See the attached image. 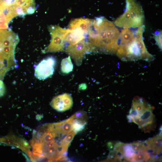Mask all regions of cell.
<instances>
[{"mask_svg":"<svg viewBox=\"0 0 162 162\" xmlns=\"http://www.w3.org/2000/svg\"><path fill=\"white\" fill-rule=\"evenodd\" d=\"M0 142L16 147L28 154L30 146L25 140L14 135H9L0 138Z\"/></svg>","mask_w":162,"mask_h":162,"instance_id":"cell-8","label":"cell"},{"mask_svg":"<svg viewBox=\"0 0 162 162\" xmlns=\"http://www.w3.org/2000/svg\"><path fill=\"white\" fill-rule=\"evenodd\" d=\"M76 134V133L73 130L68 134L61 141L62 143L68 147Z\"/></svg>","mask_w":162,"mask_h":162,"instance_id":"cell-15","label":"cell"},{"mask_svg":"<svg viewBox=\"0 0 162 162\" xmlns=\"http://www.w3.org/2000/svg\"><path fill=\"white\" fill-rule=\"evenodd\" d=\"M93 20L86 18H79L71 21L69 25V29H78L82 32L87 36L92 25Z\"/></svg>","mask_w":162,"mask_h":162,"instance_id":"cell-10","label":"cell"},{"mask_svg":"<svg viewBox=\"0 0 162 162\" xmlns=\"http://www.w3.org/2000/svg\"><path fill=\"white\" fill-rule=\"evenodd\" d=\"M51 39L50 44L46 48V52H56L64 51L65 42L64 40L63 35L65 28L58 26H51L49 28Z\"/></svg>","mask_w":162,"mask_h":162,"instance_id":"cell-4","label":"cell"},{"mask_svg":"<svg viewBox=\"0 0 162 162\" xmlns=\"http://www.w3.org/2000/svg\"><path fill=\"white\" fill-rule=\"evenodd\" d=\"M56 62V59L52 56L43 59L35 67V76L40 80H44L52 76Z\"/></svg>","mask_w":162,"mask_h":162,"instance_id":"cell-5","label":"cell"},{"mask_svg":"<svg viewBox=\"0 0 162 162\" xmlns=\"http://www.w3.org/2000/svg\"><path fill=\"white\" fill-rule=\"evenodd\" d=\"M74 115L69 118L61 122L54 123L56 128L62 135L68 134L73 130V123L74 119Z\"/></svg>","mask_w":162,"mask_h":162,"instance_id":"cell-11","label":"cell"},{"mask_svg":"<svg viewBox=\"0 0 162 162\" xmlns=\"http://www.w3.org/2000/svg\"><path fill=\"white\" fill-rule=\"evenodd\" d=\"M144 28L143 25L139 27L131 41L127 44L119 46L116 53L121 59L131 61L142 59L148 62L153 60L154 57L147 51L143 40Z\"/></svg>","mask_w":162,"mask_h":162,"instance_id":"cell-1","label":"cell"},{"mask_svg":"<svg viewBox=\"0 0 162 162\" xmlns=\"http://www.w3.org/2000/svg\"><path fill=\"white\" fill-rule=\"evenodd\" d=\"M12 64V63L6 59L0 53V79L3 77Z\"/></svg>","mask_w":162,"mask_h":162,"instance_id":"cell-13","label":"cell"},{"mask_svg":"<svg viewBox=\"0 0 162 162\" xmlns=\"http://www.w3.org/2000/svg\"><path fill=\"white\" fill-rule=\"evenodd\" d=\"M86 123V118H75L73 123V130L76 134L82 131L84 128Z\"/></svg>","mask_w":162,"mask_h":162,"instance_id":"cell-14","label":"cell"},{"mask_svg":"<svg viewBox=\"0 0 162 162\" xmlns=\"http://www.w3.org/2000/svg\"><path fill=\"white\" fill-rule=\"evenodd\" d=\"M71 95L65 93L55 97L50 103L52 108L59 112H63L70 109L73 105Z\"/></svg>","mask_w":162,"mask_h":162,"instance_id":"cell-7","label":"cell"},{"mask_svg":"<svg viewBox=\"0 0 162 162\" xmlns=\"http://www.w3.org/2000/svg\"><path fill=\"white\" fill-rule=\"evenodd\" d=\"M8 23L5 15L0 10V29H7Z\"/></svg>","mask_w":162,"mask_h":162,"instance_id":"cell-16","label":"cell"},{"mask_svg":"<svg viewBox=\"0 0 162 162\" xmlns=\"http://www.w3.org/2000/svg\"><path fill=\"white\" fill-rule=\"evenodd\" d=\"M125 10L130 16L131 28H136L142 25L144 20L143 10L134 0H127Z\"/></svg>","mask_w":162,"mask_h":162,"instance_id":"cell-6","label":"cell"},{"mask_svg":"<svg viewBox=\"0 0 162 162\" xmlns=\"http://www.w3.org/2000/svg\"><path fill=\"white\" fill-rule=\"evenodd\" d=\"M154 38L156 44L162 49V32L156 31L154 34Z\"/></svg>","mask_w":162,"mask_h":162,"instance_id":"cell-17","label":"cell"},{"mask_svg":"<svg viewBox=\"0 0 162 162\" xmlns=\"http://www.w3.org/2000/svg\"><path fill=\"white\" fill-rule=\"evenodd\" d=\"M127 118L130 122H134L145 132L154 129V116L151 106L141 98H134Z\"/></svg>","mask_w":162,"mask_h":162,"instance_id":"cell-2","label":"cell"},{"mask_svg":"<svg viewBox=\"0 0 162 162\" xmlns=\"http://www.w3.org/2000/svg\"><path fill=\"white\" fill-rule=\"evenodd\" d=\"M66 52L73 59L77 65H80L86 54L98 51L96 48L85 39L73 45L70 44L66 48Z\"/></svg>","mask_w":162,"mask_h":162,"instance_id":"cell-3","label":"cell"},{"mask_svg":"<svg viewBox=\"0 0 162 162\" xmlns=\"http://www.w3.org/2000/svg\"><path fill=\"white\" fill-rule=\"evenodd\" d=\"M5 91V89L3 82L0 80V97L3 96Z\"/></svg>","mask_w":162,"mask_h":162,"instance_id":"cell-18","label":"cell"},{"mask_svg":"<svg viewBox=\"0 0 162 162\" xmlns=\"http://www.w3.org/2000/svg\"><path fill=\"white\" fill-rule=\"evenodd\" d=\"M86 37L82 32L76 29H65L63 35L64 40L71 45L75 44L85 39Z\"/></svg>","mask_w":162,"mask_h":162,"instance_id":"cell-9","label":"cell"},{"mask_svg":"<svg viewBox=\"0 0 162 162\" xmlns=\"http://www.w3.org/2000/svg\"><path fill=\"white\" fill-rule=\"evenodd\" d=\"M61 69L62 72L64 74H68L72 71L73 65L70 56L62 60Z\"/></svg>","mask_w":162,"mask_h":162,"instance_id":"cell-12","label":"cell"}]
</instances>
